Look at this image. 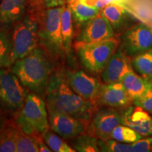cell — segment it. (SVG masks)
<instances>
[{
  "mask_svg": "<svg viewBox=\"0 0 152 152\" xmlns=\"http://www.w3.org/2000/svg\"><path fill=\"white\" fill-rule=\"evenodd\" d=\"M48 111H56L72 115L80 120L90 118L93 108L92 101L77 94L68 85L66 76L61 73L52 74L47 90Z\"/></svg>",
  "mask_w": 152,
  "mask_h": 152,
  "instance_id": "1",
  "label": "cell"
},
{
  "mask_svg": "<svg viewBox=\"0 0 152 152\" xmlns=\"http://www.w3.org/2000/svg\"><path fill=\"white\" fill-rule=\"evenodd\" d=\"M11 71L28 90L40 96L47 94L52 65L41 49L35 48L27 56L16 61Z\"/></svg>",
  "mask_w": 152,
  "mask_h": 152,
  "instance_id": "2",
  "label": "cell"
},
{
  "mask_svg": "<svg viewBox=\"0 0 152 152\" xmlns=\"http://www.w3.org/2000/svg\"><path fill=\"white\" fill-rule=\"evenodd\" d=\"M64 7L47 8L38 20L39 43L49 54L56 57H63L66 54L61 26Z\"/></svg>",
  "mask_w": 152,
  "mask_h": 152,
  "instance_id": "3",
  "label": "cell"
},
{
  "mask_svg": "<svg viewBox=\"0 0 152 152\" xmlns=\"http://www.w3.org/2000/svg\"><path fill=\"white\" fill-rule=\"evenodd\" d=\"M20 109L16 122L23 132L35 134L49 129L46 104L40 96L35 93L28 94Z\"/></svg>",
  "mask_w": 152,
  "mask_h": 152,
  "instance_id": "4",
  "label": "cell"
},
{
  "mask_svg": "<svg viewBox=\"0 0 152 152\" xmlns=\"http://www.w3.org/2000/svg\"><path fill=\"white\" fill-rule=\"evenodd\" d=\"M39 41V22L33 16H24L16 23L11 36V65L32 52Z\"/></svg>",
  "mask_w": 152,
  "mask_h": 152,
  "instance_id": "5",
  "label": "cell"
},
{
  "mask_svg": "<svg viewBox=\"0 0 152 152\" xmlns=\"http://www.w3.org/2000/svg\"><path fill=\"white\" fill-rule=\"evenodd\" d=\"M118 46V40L114 37L96 42L78 44L77 55L87 71L99 73L103 71Z\"/></svg>",
  "mask_w": 152,
  "mask_h": 152,
  "instance_id": "6",
  "label": "cell"
},
{
  "mask_svg": "<svg viewBox=\"0 0 152 152\" xmlns=\"http://www.w3.org/2000/svg\"><path fill=\"white\" fill-rule=\"evenodd\" d=\"M27 93L18 77L7 68L0 69V104L11 111H16L23 105Z\"/></svg>",
  "mask_w": 152,
  "mask_h": 152,
  "instance_id": "7",
  "label": "cell"
},
{
  "mask_svg": "<svg viewBox=\"0 0 152 152\" xmlns=\"http://www.w3.org/2000/svg\"><path fill=\"white\" fill-rule=\"evenodd\" d=\"M122 49L132 57L152 49L151 28L144 23H138L129 28L121 37Z\"/></svg>",
  "mask_w": 152,
  "mask_h": 152,
  "instance_id": "8",
  "label": "cell"
},
{
  "mask_svg": "<svg viewBox=\"0 0 152 152\" xmlns=\"http://www.w3.org/2000/svg\"><path fill=\"white\" fill-rule=\"evenodd\" d=\"M114 37L112 26L102 12L83 24L77 37L78 44H87L106 40Z\"/></svg>",
  "mask_w": 152,
  "mask_h": 152,
  "instance_id": "9",
  "label": "cell"
},
{
  "mask_svg": "<svg viewBox=\"0 0 152 152\" xmlns=\"http://www.w3.org/2000/svg\"><path fill=\"white\" fill-rule=\"evenodd\" d=\"M120 125H123V115L109 107L99 110L95 113L90 127L93 136L108 140L111 139L113 130Z\"/></svg>",
  "mask_w": 152,
  "mask_h": 152,
  "instance_id": "10",
  "label": "cell"
},
{
  "mask_svg": "<svg viewBox=\"0 0 152 152\" xmlns=\"http://www.w3.org/2000/svg\"><path fill=\"white\" fill-rule=\"evenodd\" d=\"M49 125L53 132L64 139L75 138L85 132L81 120L68 114L49 111Z\"/></svg>",
  "mask_w": 152,
  "mask_h": 152,
  "instance_id": "11",
  "label": "cell"
},
{
  "mask_svg": "<svg viewBox=\"0 0 152 152\" xmlns=\"http://www.w3.org/2000/svg\"><path fill=\"white\" fill-rule=\"evenodd\" d=\"M66 79L76 94L89 101L96 99L102 85L96 77L83 71L69 72L66 75Z\"/></svg>",
  "mask_w": 152,
  "mask_h": 152,
  "instance_id": "12",
  "label": "cell"
},
{
  "mask_svg": "<svg viewBox=\"0 0 152 152\" xmlns=\"http://www.w3.org/2000/svg\"><path fill=\"white\" fill-rule=\"evenodd\" d=\"M130 57L123 49L113 53L102 71V77L106 84L121 82L125 74L133 71Z\"/></svg>",
  "mask_w": 152,
  "mask_h": 152,
  "instance_id": "13",
  "label": "cell"
},
{
  "mask_svg": "<svg viewBox=\"0 0 152 152\" xmlns=\"http://www.w3.org/2000/svg\"><path fill=\"white\" fill-rule=\"evenodd\" d=\"M96 99L102 105L111 108L128 107L132 103L121 82L102 85Z\"/></svg>",
  "mask_w": 152,
  "mask_h": 152,
  "instance_id": "14",
  "label": "cell"
},
{
  "mask_svg": "<svg viewBox=\"0 0 152 152\" xmlns=\"http://www.w3.org/2000/svg\"><path fill=\"white\" fill-rule=\"evenodd\" d=\"M123 125L133 129L142 137L152 135V117L142 108L129 107L123 115Z\"/></svg>",
  "mask_w": 152,
  "mask_h": 152,
  "instance_id": "15",
  "label": "cell"
},
{
  "mask_svg": "<svg viewBox=\"0 0 152 152\" xmlns=\"http://www.w3.org/2000/svg\"><path fill=\"white\" fill-rule=\"evenodd\" d=\"M26 0H1L0 3V28H7L24 16Z\"/></svg>",
  "mask_w": 152,
  "mask_h": 152,
  "instance_id": "16",
  "label": "cell"
},
{
  "mask_svg": "<svg viewBox=\"0 0 152 152\" xmlns=\"http://www.w3.org/2000/svg\"><path fill=\"white\" fill-rule=\"evenodd\" d=\"M121 82L132 99V102L141 97L147 90L149 85L152 84V81L145 79L133 71L125 74Z\"/></svg>",
  "mask_w": 152,
  "mask_h": 152,
  "instance_id": "17",
  "label": "cell"
},
{
  "mask_svg": "<svg viewBox=\"0 0 152 152\" xmlns=\"http://www.w3.org/2000/svg\"><path fill=\"white\" fill-rule=\"evenodd\" d=\"M103 16L107 19L113 30L122 29L127 21L128 11L124 6L111 3L101 9Z\"/></svg>",
  "mask_w": 152,
  "mask_h": 152,
  "instance_id": "18",
  "label": "cell"
},
{
  "mask_svg": "<svg viewBox=\"0 0 152 152\" xmlns=\"http://www.w3.org/2000/svg\"><path fill=\"white\" fill-rule=\"evenodd\" d=\"M68 6L71 9L73 20L78 24L85 23L96 16L101 11L96 7L85 4L80 0H74L68 2Z\"/></svg>",
  "mask_w": 152,
  "mask_h": 152,
  "instance_id": "19",
  "label": "cell"
},
{
  "mask_svg": "<svg viewBox=\"0 0 152 152\" xmlns=\"http://www.w3.org/2000/svg\"><path fill=\"white\" fill-rule=\"evenodd\" d=\"M132 66L136 73L152 81V49L132 56Z\"/></svg>",
  "mask_w": 152,
  "mask_h": 152,
  "instance_id": "20",
  "label": "cell"
},
{
  "mask_svg": "<svg viewBox=\"0 0 152 152\" xmlns=\"http://www.w3.org/2000/svg\"><path fill=\"white\" fill-rule=\"evenodd\" d=\"M73 16L71 9L68 6L64 5L61 14V34L66 54H69L71 48L72 40L73 37Z\"/></svg>",
  "mask_w": 152,
  "mask_h": 152,
  "instance_id": "21",
  "label": "cell"
},
{
  "mask_svg": "<svg viewBox=\"0 0 152 152\" xmlns=\"http://www.w3.org/2000/svg\"><path fill=\"white\" fill-rule=\"evenodd\" d=\"M18 132L10 125L0 126V152H17Z\"/></svg>",
  "mask_w": 152,
  "mask_h": 152,
  "instance_id": "22",
  "label": "cell"
},
{
  "mask_svg": "<svg viewBox=\"0 0 152 152\" xmlns=\"http://www.w3.org/2000/svg\"><path fill=\"white\" fill-rule=\"evenodd\" d=\"M12 42L9 34L0 28V69L11 66Z\"/></svg>",
  "mask_w": 152,
  "mask_h": 152,
  "instance_id": "23",
  "label": "cell"
},
{
  "mask_svg": "<svg viewBox=\"0 0 152 152\" xmlns=\"http://www.w3.org/2000/svg\"><path fill=\"white\" fill-rule=\"evenodd\" d=\"M73 149L79 152L101 151L98 144V140L93 135L80 134L75 137L72 142Z\"/></svg>",
  "mask_w": 152,
  "mask_h": 152,
  "instance_id": "24",
  "label": "cell"
},
{
  "mask_svg": "<svg viewBox=\"0 0 152 152\" xmlns=\"http://www.w3.org/2000/svg\"><path fill=\"white\" fill-rule=\"evenodd\" d=\"M142 137L141 134L125 125L117 126L111 134V139L127 144L134 143Z\"/></svg>",
  "mask_w": 152,
  "mask_h": 152,
  "instance_id": "25",
  "label": "cell"
},
{
  "mask_svg": "<svg viewBox=\"0 0 152 152\" xmlns=\"http://www.w3.org/2000/svg\"><path fill=\"white\" fill-rule=\"evenodd\" d=\"M42 137L47 146L52 151L55 152H75V150L64 141L58 134L53 133L47 129L42 132Z\"/></svg>",
  "mask_w": 152,
  "mask_h": 152,
  "instance_id": "26",
  "label": "cell"
},
{
  "mask_svg": "<svg viewBox=\"0 0 152 152\" xmlns=\"http://www.w3.org/2000/svg\"><path fill=\"white\" fill-rule=\"evenodd\" d=\"M17 152H37L39 147L35 134H28L18 130L16 142Z\"/></svg>",
  "mask_w": 152,
  "mask_h": 152,
  "instance_id": "27",
  "label": "cell"
},
{
  "mask_svg": "<svg viewBox=\"0 0 152 152\" xmlns=\"http://www.w3.org/2000/svg\"><path fill=\"white\" fill-rule=\"evenodd\" d=\"M99 147L101 151L104 152H134L132 144L123 143L113 140H98Z\"/></svg>",
  "mask_w": 152,
  "mask_h": 152,
  "instance_id": "28",
  "label": "cell"
},
{
  "mask_svg": "<svg viewBox=\"0 0 152 152\" xmlns=\"http://www.w3.org/2000/svg\"><path fill=\"white\" fill-rule=\"evenodd\" d=\"M134 106H139L142 109L152 115V84L149 85L146 92L141 97L132 102Z\"/></svg>",
  "mask_w": 152,
  "mask_h": 152,
  "instance_id": "29",
  "label": "cell"
},
{
  "mask_svg": "<svg viewBox=\"0 0 152 152\" xmlns=\"http://www.w3.org/2000/svg\"><path fill=\"white\" fill-rule=\"evenodd\" d=\"M134 152L152 151V137L145 139H140L132 144Z\"/></svg>",
  "mask_w": 152,
  "mask_h": 152,
  "instance_id": "30",
  "label": "cell"
},
{
  "mask_svg": "<svg viewBox=\"0 0 152 152\" xmlns=\"http://www.w3.org/2000/svg\"><path fill=\"white\" fill-rule=\"evenodd\" d=\"M128 0H98L97 3H96V8H97L101 10V9H103L104 7H106V5L111 3L119 4L123 6L128 2Z\"/></svg>",
  "mask_w": 152,
  "mask_h": 152,
  "instance_id": "31",
  "label": "cell"
},
{
  "mask_svg": "<svg viewBox=\"0 0 152 152\" xmlns=\"http://www.w3.org/2000/svg\"><path fill=\"white\" fill-rule=\"evenodd\" d=\"M43 1L47 8H53L65 5L66 0H43Z\"/></svg>",
  "mask_w": 152,
  "mask_h": 152,
  "instance_id": "32",
  "label": "cell"
},
{
  "mask_svg": "<svg viewBox=\"0 0 152 152\" xmlns=\"http://www.w3.org/2000/svg\"><path fill=\"white\" fill-rule=\"evenodd\" d=\"M36 139H37V142L38 144V147H39V151L40 152H51L52 151L50 149V148L47 147L46 144H45V142H43L42 139L39 137H37V134H35Z\"/></svg>",
  "mask_w": 152,
  "mask_h": 152,
  "instance_id": "33",
  "label": "cell"
},
{
  "mask_svg": "<svg viewBox=\"0 0 152 152\" xmlns=\"http://www.w3.org/2000/svg\"><path fill=\"white\" fill-rule=\"evenodd\" d=\"M74 1V0H66V2H70V1Z\"/></svg>",
  "mask_w": 152,
  "mask_h": 152,
  "instance_id": "34",
  "label": "cell"
},
{
  "mask_svg": "<svg viewBox=\"0 0 152 152\" xmlns=\"http://www.w3.org/2000/svg\"><path fill=\"white\" fill-rule=\"evenodd\" d=\"M1 0H0V3H1Z\"/></svg>",
  "mask_w": 152,
  "mask_h": 152,
  "instance_id": "35",
  "label": "cell"
},
{
  "mask_svg": "<svg viewBox=\"0 0 152 152\" xmlns=\"http://www.w3.org/2000/svg\"><path fill=\"white\" fill-rule=\"evenodd\" d=\"M151 30H152V28H151Z\"/></svg>",
  "mask_w": 152,
  "mask_h": 152,
  "instance_id": "36",
  "label": "cell"
}]
</instances>
